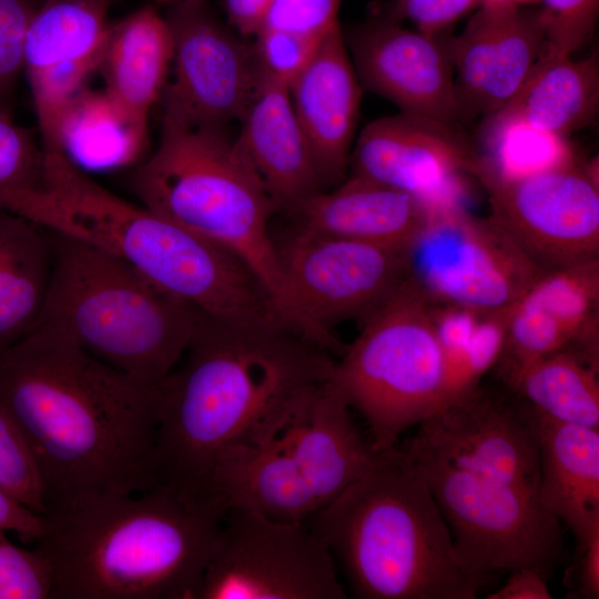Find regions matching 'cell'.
<instances>
[{
	"mask_svg": "<svg viewBox=\"0 0 599 599\" xmlns=\"http://www.w3.org/2000/svg\"><path fill=\"white\" fill-rule=\"evenodd\" d=\"M598 369L575 354L560 351L530 365L514 393L550 419L599 427Z\"/></svg>",
	"mask_w": 599,
	"mask_h": 599,
	"instance_id": "f546056e",
	"label": "cell"
},
{
	"mask_svg": "<svg viewBox=\"0 0 599 599\" xmlns=\"http://www.w3.org/2000/svg\"><path fill=\"white\" fill-rule=\"evenodd\" d=\"M201 500L223 516L240 510L278 521H307L322 507L293 459L261 443L225 449L212 466Z\"/></svg>",
	"mask_w": 599,
	"mask_h": 599,
	"instance_id": "603a6c76",
	"label": "cell"
},
{
	"mask_svg": "<svg viewBox=\"0 0 599 599\" xmlns=\"http://www.w3.org/2000/svg\"><path fill=\"white\" fill-rule=\"evenodd\" d=\"M41 1H42V0H40V2H41Z\"/></svg>",
	"mask_w": 599,
	"mask_h": 599,
	"instance_id": "f907efd6",
	"label": "cell"
},
{
	"mask_svg": "<svg viewBox=\"0 0 599 599\" xmlns=\"http://www.w3.org/2000/svg\"><path fill=\"white\" fill-rule=\"evenodd\" d=\"M527 294L569 333L567 351L598 368L599 260L544 273Z\"/></svg>",
	"mask_w": 599,
	"mask_h": 599,
	"instance_id": "1f68e13d",
	"label": "cell"
},
{
	"mask_svg": "<svg viewBox=\"0 0 599 599\" xmlns=\"http://www.w3.org/2000/svg\"><path fill=\"white\" fill-rule=\"evenodd\" d=\"M42 172L43 150L32 131L0 109V187H35L41 184Z\"/></svg>",
	"mask_w": 599,
	"mask_h": 599,
	"instance_id": "74e56055",
	"label": "cell"
},
{
	"mask_svg": "<svg viewBox=\"0 0 599 599\" xmlns=\"http://www.w3.org/2000/svg\"><path fill=\"white\" fill-rule=\"evenodd\" d=\"M351 409L327 378L302 394L260 441L293 459L322 507L362 477L379 455Z\"/></svg>",
	"mask_w": 599,
	"mask_h": 599,
	"instance_id": "d6986e66",
	"label": "cell"
},
{
	"mask_svg": "<svg viewBox=\"0 0 599 599\" xmlns=\"http://www.w3.org/2000/svg\"><path fill=\"white\" fill-rule=\"evenodd\" d=\"M51 591L50 569L38 548L19 547L0 529V599H51Z\"/></svg>",
	"mask_w": 599,
	"mask_h": 599,
	"instance_id": "d590c367",
	"label": "cell"
},
{
	"mask_svg": "<svg viewBox=\"0 0 599 599\" xmlns=\"http://www.w3.org/2000/svg\"><path fill=\"white\" fill-rule=\"evenodd\" d=\"M274 242L305 335L329 354L339 356L346 347L333 325L364 321L407 277L406 250L293 229Z\"/></svg>",
	"mask_w": 599,
	"mask_h": 599,
	"instance_id": "30bf717a",
	"label": "cell"
},
{
	"mask_svg": "<svg viewBox=\"0 0 599 599\" xmlns=\"http://www.w3.org/2000/svg\"><path fill=\"white\" fill-rule=\"evenodd\" d=\"M397 448L425 478L468 571L488 580L526 567L546 575L559 559L560 521L537 490L455 467L410 439Z\"/></svg>",
	"mask_w": 599,
	"mask_h": 599,
	"instance_id": "9c48e42d",
	"label": "cell"
},
{
	"mask_svg": "<svg viewBox=\"0 0 599 599\" xmlns=\"http://www.w3.org/2000/svg\"><path fill=\"white\" fill-rule=\"evenodd\" d=\"M475 179L514 180L579 161L569 138L539 129L501 108L483 118Z\"/></svg>",
	"mask_w": 599,
	"mask_h": 599,
	"instance_id": "f1b7e54d",
	"label": "cell"
},
{
	"mask_svg": "<svg viewBox=\"0 0 599 599\" xmlns=\"http://www.w3.org/2000/svg\"><path fill=\"white\" fill-rule=\"evenodd\" d=\"M307 522L362 599H474L490 580L459 561L422 474L396 447Z\"/></svg>",
	"mask_w": 599,
	"mask_h": 599,
	"instance_id": "5b68a950",
	"label": "cell"
},
{
	"mask_svg": "<svg viewBox=\"0 0 599 599\" xmlns=\"http://www.w3.org/2000/svg\"><path fill=\"white\" fill-rule=\"evenodd\" d=\"M240 124L237 141L268 194L275 213L287 215L322 191L311 146L286 85L263 73Z\"/></svg>",
	"mask_w": 599,
	"mask_h": 599,
	"instance_id": "44dd1931",
	"label": "cell"
},
{
	"mask_svg": "<svg viewBox=\"0 0 599 599\" xmlns=\"http://www.w3.org/2000/svg\"><path fill=\"white\" fill-rule=\"evenodd\" d=\"M0 206L109 253L205 317L244 327L283 322L241 260L112 193L60 151L43 150L40 185L0 187Z\"/></svg>",
	"mask_w": 599,
	"mask_h": 599,
	"instance_id": "3957f363",
	"label": "cell"
},
{
	"mask_svg": "<svg viewBox=\"0 0 599 599\" xmlns=\"http://www.w3.org/2000/svg\"><path fill=\"white\" fill-rule=\"evenodd\" d=\"M329 380L365 419L375 451L446 404L441 348L430 301L408 277L364 319L357 338L334 361Z\"/></svg>",
	"mask_w": 599,
	"mask_h": 599,
	"instance_id": "ba28073f",
	"label": "cell"
},
{
	"mask_svg": "<svg viewBox=\"0 0 599 599\" xmlns=\"http://www.w3.org/2000/svg\"><path fill=\"white\" fill-rule=\"evenodd\" d=\"M112 0H42L29 24L23 71L42 150H58V129L70 102L100 69Z\"/></svg>",
	"mask_w": 599,
	"mask_h": 599,
	"instance_id": "e0dca14e",
	"label": "cell"
},
{
	"mask_svg": "<svg viewBox=\"0 0 599 599\" xmlns=\"http://www.w3.org/2000/svg\"><path fill=\"white\" fill-rule=\"evenodd\" d=\"M159 398L160 386L47 327L0 351V402L35 460L45 512L161 485Z\"/></svg>",
	"mask_w": 599,
	"mask_h": 599,
	"instance_id": "6da1fadb",
	"label": "cell"
},
{
	"mask_svg": "<svg viewBox=\"0 0 599 599\" xmlns=\"http://www.w3.org/2000/svg\"><path fill=\"white\" fill-rule=\"evenodd\" d=\"M515 304L478 313L471 334L466 383L468 390L479 386L483 376L494 368L502 353Z\"/></svg>",
	"mask_w": 599,
	"mask_h": 599,
	"instance_id": "60d3db41",
	"label": "cell"
},
{
	"mask_svg": "<svg viewBox=\"0 0 599 599\" xmlns=\"http://www.w3.org/2000/svg\"><path fill=\"white\" fill-rule=\"evenodd\" d=\"M410 440L455 467L538 493V414L521 398L477 386L422 422Z\"/></svg>",
	"mask_w": 599,
	"mask_h": 599,
	"instance_id": "2e32d148",
	"label": "cell"
},
{
	"mask_svg": "<svg viewBox=\"0 0 599 599\" xmlns=\"http://www.w3.org/2000/svg\"><path fill=\"white\" fill-rule=\"evenodd\" d=\"M339 6L341 0H273L262 29L324 37L339 24Z\"/></svg>",
	"mask_w": 599,
	"mask_h": 599,
	"instance_id": "b9f144b4",
	"label": "cell"
},
{
	"mask_svg": "<svg viewBox=\"0 0 599 599\" xmlns=\"http://www.w3.org/2000/svg\"><path fill=\"white\" fill-rule=\"evenodd\" d=\"M430 315L444 358L446 406L469 392L467 359L478 313L457 305L430 303Z\"/></svg>",
	"mask_w": 599,
	"mask_h": 599,
	"instance_id": "e575fe53",
	"label": "cell"
},
{
	"mask_svg": "<svg viewBox=\"0 0 599 599\" xmlns=\"http://www.w3.org/2000/svg\"><path fill=\"white\" fill-rule=\"evenodd\" d=\"M158 3L165 4L166 7L172 6L176 2H180L182 0H155Z\"/></svg>",
	"mask_w": 599,
	"mask_h": 599,
	"instance_id": "681fc988",
	"label": "cell"
},
{
	"mask_svg": "<svg viewBox=\"0 0 599 599\" xmlns=\"http://www.w3.org/2000/svg\"><path fill=\"white\" fill-rule=\"evenodd\" d=\"M52 266L49 232L0 206V351L35 326Z\"/></svg>",
	"mask_w": 599,
	"mask_h": 599,
	"instance_id": "4316f807",
	"label": "cell"
},
{
	"mask_svg": "<svg viewBox=\"0 0 599 599\" xmlns=\"http://www.w3.org/2000/svg\"><path fill=\"white\" fill-rule=\"evenodd\" d=\"M334 557L307 521L227 511L199 599H344Z\"/></svg>",
	"mask_w": 599,
	"mask_h": 599,
	"instance_id": "7c38bea8",
	"label": "cell"
},
{
	"mask_svg": "<svg viewBox=\"0 0 599 599\" xmlns=\"http://www.w3.org/2000/svg\"><path fill=\"white\" fill-rule=\"evenodd\" d=\"M0 487L26 507L44 516L40 474L16 420L0 402Z\"/></svg>",
	"mask_w": 599,
	"mask_h": 599,
	"instance_id": "836d02e7",
	"label": "cell"
},
{
	"mask_svg": "<svg viewBox=\"0 0 599 599\" xmlns=\"http://www.w3.org/2000/svg\"><path fill=\"white\" fill-rule=\"evenodd\" d=\"M538 422V497L579 541L599 528L598 428L561 423L540 414Z\"/></svg>",
	"mask_w": 599,
	"mask_h": 599,
	"instance_id": "cb8c5ba5",
	"label": "cell"
},
{
	"mask_svg": "<svg viewBox=\"0 0 599 599\" xmlns=\"http://www.w3.org/2000/svg\"><path fill=\"white\" fill-rule=\"evenodd\" d=\"M430 214L405 192L349 174L287 215L300 232L407 250Z\"/></svg>",
	"mask_w": 599,
	"mask_h": 599,
	"instance_id": "7402d4cb",
	"label": "cell"
},
{
	"mask_svg": "<svg viewBox=\"0 0 599 599\" xmlns=\"http://www.w3.org/2000/svg\"><path fill=\"white\" fill-rule=\"evenodd\" d=\"M498 23L487 54L475 119L506 105L527 79L546 43L539 10H497Z\"/></svg>",
	"mask_w": 599,
	"mask_h": 599,
	"instance_id": "4dcf8cb0",
	"label": "cell"
},
{
	"mask_svg": "<svg viewBox=\"0 0 599 599\" xmlns=\"http://www.w3.org/2000/svg\"><path fill=\"white\" fill-rule=\"evenodd\" d=\"M331 355L286 327H243L202 315L160 385L161 485L201 499L216 458L261 440L295 399L329 378Z\"/></svg>",
	"mask_w": 599,
	"mask_h": 599,
	"instance_id": "7a4b0ae2",
	"label": "cell"
},
{
	"mask_svg": "<svg viewBox=\"0 0 599 599\" xmlns=\"http://www.w3.org/2000/svg\"><path fill=\"white\" fill-rule=\"evenodd\" d=\"M0 529L14 534L23 544L34 546L43 531V516L0 487Z\"/></svg>",
	"mask_w": 599,
	"mask_h": 599,
	"instance_id": "ee69618b",
	"label": "cell"
},
{
	"mask_svg": "<svg viewBox=\"0 0 599 599\" xmlns=\"http://www.w3.org/2000/svg\"><path fill=\"white\" fill-rule=\"evenodd\" d=\"M173 40L156 7L144 6L112 23L101 60L104 91L139 124L149 126L172 65Z\"/></svg>",
	"mask_w": 599,
	"mask_h": 599,
	"instance_id": "d4e9b609",
	"label": "cell"
},
{
	"mask_svg": "<svg viewBox=\"0 0 599 599\" xmlns=\"http://www.w3.org/2000/svg\"><path fill=\"white\" fill-rule=\"evenodd\" d=\"M224 516L159 485L52 508L34 547L51 573V599H199Z\"/></svg>",
	"mask_w": 599,
	"mask_h": 599,
	"instance_id": "277c9868",
	"label": "cell"
},
{
	"mask_svg": "<svg viewBox=\"0 0 599 599\" xmlns=\"http://www.w3.org/2000/svg\"><path fill=\"white\" fill-rule=\"evenodd\" d=\"M148 144L149 126L134 121L104 89H83L58 129V150L87 173L134 167L145 159Z\"/></svg>",
	"mask_w": 599,
	"mask_h": 599,
	"instance_id": "83f0119b",
	"label": "cell"
},
{
	"mask_svg": "<svg viewBox=\"0 0 599 599\" xmlns=\"http://www.w3.org/2000/svg\"><path fill=\"white\" fill-rule=\"evenodd\" d=\"M345 40L364 88L402 113L458 126L449 32L428 34L385 18L356 27Z\"/></svg>",
	"mask_w": 599,
	"mask_h": 599,
	"instance_id": "ac0fdd59",
	"label": "cell"
},
{
	"mask_svg": "<svg viewBox=\"0 0 599 599\" xmlns=\"http://www.w3.org/2000/svg\"><path fill=\"white\" fill-rule=\"evenodd\" d=\"M570 343L564 326L526 293L515 306L502 353L494 368L514 392L530 365L568 349Z\"/></svg>",
	"mask_w": 599,
	"mask_h": 599,
	"instance_id": "d6a6232c",
	"label": "cell"
},
{
	"mask_svg": "<svg viewBox=\"0 0 599 599\" xmlns=\"http://www.w3.org/2000/svg\"><path fill=\"white\" fill-rule=\"evenodd\" d=\"M479 9V0H394L387 18L412 22L428 34L449 32L461 17Z\"/></svg>",
	"mask_w": 599,
	"mask_h": 599,
	"instance_id": "7bdbcfd3",
	"label": "cell"
},
{
	"mask_svg": "<svg viewBox=\"0 0 599 599\" xmlns=\"http://www.w3.org/2000/svg\"><path fill=\"white\" fill-rule=\"evenodd\" d=\"M273 0H223L227 24L240 35L255 37L264 26Z\"/></svg>",
	"mask_w": 599,
	"mask_h": 599,
	"instance_id": "bcb514c9",
	"label": "cell"
},
{
	"mask_svg": "<svg viewBox=\"0 0 599 599\" xmlns=\"http://www.w3.org/2000/svg\"><path fill=\"white\" fill-rule=\"evenodd\" d=\"M481 185L489 216L542 274L599 260L597 159Z\"/></svg>",
	"mask_w": 599,
	"mask_h": 599,
	"instance_id": "4fadbf2b",
	"label": "cell"
},
{
	"mask_svg": "<svg viewBox=\"0 0 599 599\" xmlns=\"http://www.w3.org/2000/svg\"><path fill=\"white\" fill-rule=\"evenodd\" d=\"M407 277L430 301L477 313L518 302L542 275L490 217L432 213L406 250Z\"/></svg>",
	"mask_w": 599,
	"mask_h": 599,
	"instance_id": "8fae6325",
	"label": "cell"
},
{
	"mask_svg": "<svg viewBox=\"0 0 599 599\" xmlns=\"http://www.w3.org/2000/svg\"><path fill=\"white\" fill-rule=\"evenodd\" d=\"M288 94L311 146L321 189L329 190L347 177L363 95L339 24L324 35Z\"/></svg>",
	"mask_w": 599,
	"mask_h": 599,
	"instance_id": "ffe728a7",
	"label": "cell"
},
{
	"mask_svg": "<svg viewBox=\"0 0 599 599\" xmlns=\"http://www.w3.org/2000/svg\"><path fill=\"white\" fill-rule=\"evenodd\" d=\"M539 4V0H479V8L487 10H515Z\"/></svg>",
	"mask_w": 599,
	"mask_h": 599,
	"instance_id": "c3c4849f",
	"label": "cell"
},
{
	"mask_svg": "<svg viewBox=\"0 0 599 599\" xmlns=\"http://www.w3.org/2000/svg\"><path fill=\"white\" fill-rule=\"evenodd\" d=\"M489 599H550L551 592L546 575L531 567L520 568L499 589L490 592Z\"/></svg>",
	"mask_w": 599,
	"mask_h": 599,
	"instance_id": "f6af8a7d",
	"label": "cell"
},
{
	"mask_svg": "<svg viewBox=\"0 0 599 599\" xmlns=\"http://www.w3.org/2000/svg\"><path fill=\"white\" fill-rule=\"evenodd\" d=\"M598 106L597 53L572 59L545 43L527 79L502 108L539 129L569 138L595 120Z\"/></svg>",
	"mask_w": 599,
	"mask_h": 599,
	"instance_id": "484cf974",
	"label": "cell"
},
{
	"mask_svg": "<svg viewBox=\"0 0 599 599\" xmlns=\"http://www.w3.org/2000/svg\"><path fill=\"white\" fill-rule=\"evenodd\" d=\"M173 79L163 91L162 116L227 126L240 122L263 72L255 45L219 20L206 0L167 7Z\"/></svg>",
	"mask_w": 599,
	"mask_h": 599,
	"instance_id": "5bb4252c",
	"label": "cell"
},
{
	"mask_svg": "<svg viewBox=\"0 0 599 599\" xmlns=\"http://www.w3.org/2000/svg\"><path fill=\"white\" fill-rule=\"evenodd\" d=\"M129 185L144 207L241 260L303 334L271 231L274 206L227 126L162 116L158 146L133 167Z\"/></svg>",
	"mask_w": 599,
	"mask_h": 599,
	"instance_id": "8992f818",
	"label": "cell"
},
{
	"mask_svg": "<svg viewBox=\"0 0 599 599\" xmlns=\"http://www.w3.org/2000/svg\"><path fill=\"white\" fill-rule=\"evenodd\" d=\"M255 37L262 72L287 88L308 64L324 38L270 28Z\"/></svg>",
	"mask_w": 599,
	"mask_h": 599,
	"instance_id": "f35d334b",
	"label": "cell"
},
{
	"mask_svg": "<svg viewBox=\"0 0 599 599\" xmlns=\"http://www.w3.org/2000/svg\"><path fill=\"white\" fill-rule=\"evenodd\" d=\"M39 4L40 0H0V109L11 113L27 31Z\"/></svg>",
	"mask_w": 599,
	"mask_h": 599,
	"instance_id": "8d00e7d4",
	"label": "cell"
},
{
	"mask_svg": "<svg viewBox=\"0 0 599 599\" xmlns=\"http://www.w3.org/2000/svg\"><path fill=\"white\" fill-rule=\"evenodd\" d=\"M546 27V44L572 55L592 35L599 0H539Z\"/></svg>",
	"mask_w": 599,
	"mask_h": 599,
	"instance_id": "ab89813d",
	"label": "cell"
},
{
	"mask_svg": "<svg viewBox=\"0 0 599 599\" xmlns=\"http://www.w3.org/2000/svg\"><path fill=\"white\" fill-rule=\"evenodd\" d=\"M578 545L580 590L585 597L597 599L599 597V528L591 530L578 541Z\"/></svg>",
	"mask_w": 599,
	"mask_h": 599,
	"instance_id": "7dc6e473",
	"label": "cell"
},
{
	"mask_svg": "<svg viewBox=\"0 0 599 599\" xmlns=\"http://www.w3.org/2000/svg\"><path fill=\"white\" fill-rule=\"evenodd\" d=\"M476 146L457 125L402 113L369 122L356 138L351 174L405 192L432 213L467 209Z\"/></svg>",
	"mask_w": 599,
	"mask_h": 599,
	"instance_id": "9a60e30c",
	"label": "cell"
},
{
	"mask_svg": "<svg viewBox=\"0 0 599 599\" xmlns=\"http://www.w3.org/2000/svg\"><path fill=\"white\" fill-rule=\"evenodd\" d=\"M48 232L51 276L34 327L53 329L109 366L160 386L202 314L109 253Z\"/></svg>",
	"mask_w": 599,
	"mask_h": 599,
	"instance_id": "52a82bcc",
	"label": "cell"
}]
</instances>
